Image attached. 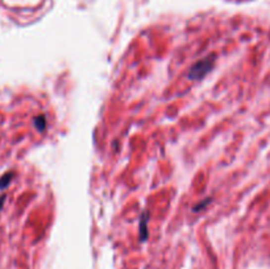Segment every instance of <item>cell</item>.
<instances>
[{"instance_id": "1", "label": "cell", "mask_w": 270, "mask_h": 269, "mask_svg": "<svg viewBox=\"0 0 270 269\" xmlns=\"http://www.w3.org/2000/svg\"><path fill=\"white\" fill-rule=\"evenodd\" d=\"M215 61H216L215 54L207 55L205 58L197 61L193 66L190 67L189 74H187L189 79H191V81H199V79L205 78L206 75L209 74L210 71L214 69V66H215Z\"/></svg>"}, {"instance_id": "2", "label": "cell", "mask_w": 270, "mask_h": 269, "mask_svg": "<svg viewBox=\"0 0 270 269\" xmlns=\"http://www.w3.org/2000/svg\"><path fill=\"white\" fill-rule=\"evenodd\" d=\"M140 239L141 242L148 239V211H144L141 216V223H140Z\"/></svg>"}, {"instance_id": "3", "label": "cell", "mask_w": 270, "mask_h": 269, "mask_svg": "<svg viewBox=\"0 0 270 269\" xmlns=\"http://www.w3.org/2000/svg\"><path fill=\"white\" fill-rule=\"evenodd\" d=\"M35 127L40 132H44L47 129V117H45V115H40V116L35 117Z\"/></svg>"}, {"instance_id": "4", "label": "cell", "mask_w": 270, "mask_h": 269, "mask_svg": "<svg viewBox=\"0 0 270 269\" xmlns=\"http://www.w3.org/2000/svg\"><path fill=\"white\" fill-rule=\"evenodd\" d=\"M12 178H13V172L5 173V174L0 178V189H5V187L11 183Z\"/></svg>"}, {"instance_id": "5", "label": "cell", "mask_w": 270, "mask_h": 269, "mask_svg": "<svg viewBox=\"0 0 270 269\" xmlns=\"http://www.w3.org/2000/svg\"><path fill=\"white\" fill-rule=\"evenodd\" d=\"M209 202H210V199H206L205 202H202L201 205H199V206H195V207H194V211H201L202 209H203V207H205L206 205H207V203H209Z\"/></svg>"}, {"instance_id": "6", "label": "cell", "mask_w": 270, "mask_h": 269, "mask_svg": "<svg viewBox=\"0 0 270 269\" xmlns=\"http://www.w3.org/2000/svg\"><path fill=\"white\" fill-rule=\"evenodd\" d=\"M4 202H5V195H0V211L3 209Z\"/></svg>"}]
</instances>
